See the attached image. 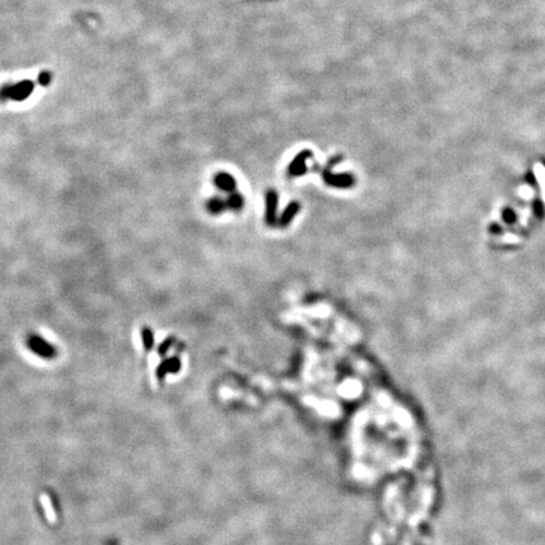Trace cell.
<instances>
[{
	"label": "cell",
	"mask_w": 545,
	"mask_h": 545,
	"mask_svg": "<svg viewBox=\"0 0 545 545\" xmlns=\"http://www.w3.org/2000/svg\"><path fill=\"white\" fill-rule=\"evenodd\" d=\"M27 347L34 354V355L39 356L42 358L50 360V358L56 357L57 356V349L53 346L52 343L48 342L46 338H43L39 334H30L27 338Z\"/></svg>",
	"instance_id": "1"
},
{
	"label": "cell",
	"mask_w": 545,
	"mask_h": 545,
	"mask_svg": "<svg viewBox=\"0 0 545 545\" xmlns=\"http://www.w3.org/2000/svg\"><path fill=\"white\" fill-rule=\"evenodd\" d=\"M181 369V361L177 357H169L162 361L157 367V376L158 379H164L167 374H176Z\"/></svg>",
	"instance_id": "2"
},
{
	"label": "cell",
	"mask_w": 545,
	"mask_h": 545,
	"mask_svg": "<svg viewBox=\"0 0 545 545\" xmlns=\"http://www.w3.org/2000/svg\"><path fill=\"white\" fill-rule=\"evenodd\" d=\"M41 501L42 504H43V509L44 511H46V515H47L48 520L52 522H56L57 520L56 511H54V509H53V504L52 501H51V498L47 496V493H43V495L41 496Z\"/></svg>",
	"instance_id": "3"
},
{
	"label": "cell",
	"mask_w": 545,
	"mask_h": 545,
	"mask_svg": "<svg viewBox=\"0 0 545 545\" xmlns=\"http://www.w3.org/2000/svg\"><path fill=\"white\" fill-rule=\"evenodd\" d=\"M141 341H143L144 349L147 351H150L154 347V333H153L152 329L148 328V327H144L141 329Z\"/></svg>",
	"instance_id": "4"
},
{
	"label": "cell",
	"mask_w": 545,
	"mask_h": 545,
	"mask_svg": "<svg viewBox=\"0 0 545 545\" xmlns=\"http://www.w3.org/2000/svg\"><path fill=\"white\" fill-rule=\"evenodd\" d=\"M30 90H32V85L28 82H24L22 85H18L17 88L14 91H12V92L9 91V95L15 97V99H23V97H26L27 95L29 94Z\"/></svg>",
	"instance_id": "5"
},
{
	"label": "cell",
	"mask_w": 545,
	"mask_h": 545,
	"mask_svg": "<svg viewBox=\"0 0 545 545\" xmlns=\"http://www.w3.org/2000/svg\"><path fill=\"white\" fill-rule=\"evenodd\" d=\"M173 342H174L173 338H167V340H165L164 342L162 343L161 346H159V349H158L159 355L164 356L165 354H168V351H169V350L172 349V346H173Z\"/></svg>",
	"instance_id": "6"
},
{
	"label": "cell",
	"mask_w": 545,
	"mask_h": 545,
	"mask_svg": "<svg viewBox=\"0 0 545 545\" xmlns=\"http://www.w3.org/2000/svg\"><path fill=\"white\" fill-rule=\"evenodd\" d=\"M208 206H210V210H211V211H218L222 205H221V202L218 201V199H212Z\"/></svg>",
	"instance_id": "7"
}]
</instances>
